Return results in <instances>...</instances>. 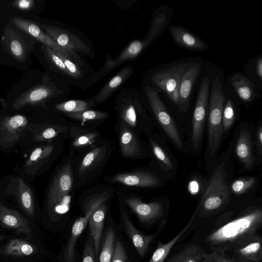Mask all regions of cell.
I'll use <instances>...</instances> for the list:
<instances>
[{"instance_id":"30","label":"cell","mask_w":262,"mask_h":262,"mask_svg":"<svg viewBox=\"0 0 262 262\" xmlns=\"http://www.w3.org/2000/svg\"><path fill=\"white\" fill-rule=\"evenodd\" d=\"M206 253L201 246L191 244L174 255L167 262H202Z\"/></svg>"},{"instance_id":"16","label":"cell","mask_w":262,"mask_h":262,"mask_svg":"<svg viewBox=\"0 0 262 262\" xmlns=\"http://www.w3.org/2000/svg\"><path fill=\"white\" fill-rule=\"evenodd\" d=\"M0 224L4 227L31 237V228L28 220L17 211L8 208L0 202Z\"/></svg>"},{"instance_id":"47","label":"cell","mask_w":262,"mask_h":262,"mask_svg":"<svg viewBox=\"0 0 262 262\" xmlns=\"http://www.w3.org/2000/svg\"><path fill=\"white\" fill-rule=\"evenodd\" d=\"M58 129L54 127H48L38 134L34 139L36 142L45 141L55 137L59 133Z\"/></svg>"},{"instance_id":"8","label":"cell","mask_w":262,"mask_h":262,"mask_svg":"<svg viewBox=\"0 0 262 262\" xmlns=\"http://www.w3.org/2000/svg\"><path fill=\"white\" fill-rule=\"evenodd\" d=\"M209 86L210 80L205 77L201 84L193 114L191 140L194 148H198L202 138Z\"/></svg>"},{"instance_id":"15","label":"cell","mask_w":262,"mask_h":262,"mask_svg":"<svg viewBox=\"0 0 262 262\" xmlns=\"http://www.w3.org/2000/svg\"><path fill=\"white\" fill-rule=\"evenodd\" d=\"M126 204L137 215L139 221L144 223H151L159 220L163 214L161 202L146 203L137 198H128Z\"/></svg>"},{"instance_id":"12","label":"cell","mask_w":262,"mask_h":262,"mask_svg":"<svg viewBox=\"0 0 262 262\" xmlns=\"http://www.w3.org/2000/svg\"><path fill=\"white\" fill-rule=\"evenodd\" d=\"M106 199L104 194H101L94 198L88 204L85 215L77 219L73 224L71 235L63 253L64 258L66 262L74 261L76 242L85 229L92 212L100 204L105 202Z\"/></svg>"},{"instance_id":"43","label":"cell","mask_w":262,"mask_h":262,"mask_svg":"<svg viewBox=\"0 0 262 262\" xmlns=\"http://www.w3.org/2000/svg\"><path fill=\"white\" fill-rule=\"evenodd\" d=\"M82 262H96L94 244L90 235L84 248Z\"/></svg>"},{"instance_id":"11","label":"cell","mask_w":262,"mask_h":262,"mask_svg":"<svg viewBox=\"0 0 262 262\" xmlns=\"http://www.w3.org/2000/svg\"><path fill=\"white\" fill-rule=\"evenodd\" d=\"M28 124V119L22 115L3 116L0 119V145L10 147L20 140Z\"/></svg>"},{"instance_id":"7","label":"cell","mask_w":262,"mask_h":262,"mask_svg":"<svg viewBox=\"0 0 262 262\" xmlns=\"http://www.w3.org/2000/svg\"><path fill=\"white\" fill-rule=\"evenodd\" d=\"M9 23L23 31L32 38L41 42L53 51L62 53L67 57L72 59L79 64L82 62L75 52L69 51L59 47L38 25L31 20L19 16L12 17Z\"/></svg>"},{"instance_id":"37","label":"cell","mask_w":262,"mask_h":262,"mask_svg":"<svg viewBox=\"0 0 262 262\" xmlns=\"http://www.w3.org/2000/svg\"><path fill=\"white\" fill-rule=\"evenodd\" d=\"M120 117L128 126L134 127L137 125V114L134 105L127 102L121 108Z\"/></svg>"},{"instance_id":"35","label":"cell","mask_w":262,"mask_h":262,"mask_svg":"<svg viewBox=\"0 0 262 262\" xmlns=\"http://www.w3.org/2000/svg\"><path fill=\"white\" fill-rule=\"evenodd\" d=\"M52 145H47L35 148L30 155L26 163V166L34 165L47 158L53 150Z\"/></svg>"},{"instance_id":"25","label":"cell","mask_w":262,"mask_h":262,"mask_svg":"<svg viewBox=\"0 0 262 262\" xmlns=\"http://www.w3.org/2000/svg\"><path fill=\"white\" fill-rule=\"evenodd\" d=\"M132 73V66H128L119 71L103 86L95 99V102L105 101L125 80Z\"/></svg>"},{"instance_id":"44","label":"cell","mask_w":262,"mask_h":262,"mask_svg":"<svg viewBox=\"0 0 262 262\" xmlns=\"http://www.w3.org/2000/svg\"><path fill=\"white\" fill-rule=\"evenodd\" d=\"M112 262H126V253L125 248L119 239L115 243Z\"/></svg>"},{"instance_id":"40","label":"cell","mask_w":262,"mask_h":262,"mask_svg":"<svg viewBox=\"0 0 262 262\" xmlns=\"http://www.w3.org/2000/svg\"><path fill=\"white\" fill-rule=\"evenodd\" d=\"M255 183L254 178H242L234 181L231 184V189L236 195L241 194L251 188Z\"/></svg>"},{"instance_id":"2","label":"cell","mask_w":262,"mask_h":262,"mask_svg":"<svg viewBox=\"0 0 262 262\" xmlns=\"http://www.w3.org/2000/svg\"><path fill=\"white\" fill-rule=\"evenodd\" d=\"M225 95L218 77L214 78L209 101L208 117V147L210 154L213 155L218 149L223 134L222 115Z\"/></svg>"},{"instance_id":"31","label":"cell","mask_w":262,"mask_h":262,"mask_svg":"<svg viewBox=\"0 0 262 262\" xmlns=\"http://www.w3.org/2000/svg\"><path fill=\"white\" fill-rule=\"evenodd\" d=\"M115 235L114 229L108 227L105 233L100 253L99 262H112L115 249Z\"/></svg>"},{"instance_id":"19","label":"cell","mask_w":262,"mask_h":262,"mask_svg":"<svg viewBox=\"0 0 262 262\" xmlns=\"http://www.w3.org/2000/svg\"><path fill=\"white\" fill-rule=\"evenodd\" d=\"M106 206L105 202L98 205L92 212L88 221L90 235L94 244V250L97 256L100 250V244L103 231Z\"/></svg>"},{"instance_id":"41","label":"cell","mask_w":262,"mask_h":262,"mask_svg":"<svg viewBox=\"0 0 262 262\" xmlns=\"http://www.w3.org/2000/svg\"><path fill=\"white\" fill-rule=\"evenodd\" d=\"M150 144L153 152L157 159L167 169H172L173 165L169 157L163 149L154 141L151 140Z\"/></svg>"},{"instance_id":"29","label":"cell","mask_w":262,"mask_h":262,"mask_svg":"<svg viewBox=\"0 0 262 262\" xmlns=\"http://www.w3.org/2000/svg\"><path fill=\"white\" fill-rule=\"evenodd\" d=\"M231 82L237 95L243 101L250 102L255 96L254 84L245 76L234 74L231 78Z\"/></svg>"},{"instance_id":"18","label":"cell","mask_w":262,"mask_h":262,"mask_svg":"<svg viewBox=\"0 0 262 262\" xmlns=\"http://www.w3.org/2000/svg\"><path fill=\"white\" fill-rule=\"evenodd\" d=\"M200 70L201 66L199 63H192L186 69L182 76L179 89V108L183 112L187 110L191 92Z\"/></svg>"},{"instance_id":"14","label":"cell","mask_w":262,"mask_h":262,"mask_svg":"<svg viewBox=\"0 0 262 262\" xmlns=\"http://www.w3.org/2000/svg\"><path fill=\"white\" fill-rule=\"evenodd\" d=\"M233 249V258L239 262H260L262 259V238L255 233Z\"/></svg>"},{"instance_id":"21","label":"cell","mask_w":262,"mask_h":262,"mask_svg":"<svg viewBox=\"0 0 262 262\" xmlns=\"http://www.w3.org/2000/svg\"><path fill=\"white\" fill-rule=\"evenodd\" d=\"M121 152L125 158H135L141 155V147L135 134L128 125L122 122L120 130Z\"/></svg>"},{"instance_id":"27","label":"cell","mask_w":262,"mask_h":262,"mask_svg":"<svg viewBox=\"0 0 262 262\" xmlns=\"http://www.w3.org/2000/svg\"><path fill=\"white\" fill-rule=\"evenodd\" d=\"M198 211L196 209L189 222L182 230L172 239L167 243L159 242L157 247L148 262H163L169 254L171 248L190 228L194 217Z\"/></svg>"},{"instance_id":"34","label":"cell","mask_w":262,"mask_h":262,"mask_svg":"<svg viewBox=\"0 0 262 262\" xmlns=\"http://www.w3.org/2000/svg\"><path fill=\"white\" fill-rule=\"evenodd\" d=\"M41 49L47 62L53 68L70 76L63 60L50 47L45 45H42Z\"/></svg>"},{"instance_id":"23","label":"cell","mask_w":262,"mask_h":262,"mask_svg":"<svg viewBox=\"0 0 262 262\" xmlns=\"http://www.w3.org/2000/svg\"><path fill=\"white\" fill-rule=\"evenodd\" d=\"M37 247L34 244L20 238H12L1 251L2 254L13 257H24L35 254Z\"/></svg>"},{"instance_id":"22","label":"cell","mask_w":262,"mask_h":262,"mask_svg":"<svg viewBox=\"0 0 262 262\" xmlns=\"http://www.w3.org/2000/svg\"><path fill=\"white\" fill-rule=\"evenodd\" d=\"M235 153L247 169L251 168L254 164V158L252 154L251 135L249 132L242 129L235 145Z\"/></svg>"},{"instance_id":"26","label":"cell","mask_w":262,"mask_h":262,"mask_svg":"<svg viewBox=\"0 0 262 262\" xmlns=\"http://www.w3.org/2000/svg\"><path fill=\"white\" fill-rule=\"evenodd\" d=\"M149 40L141 41L135 40L129 45L115 59L108 60L106 61L105 69H112L116 68L122 62L137 57L147 45Z\"/></svg>"},{"instance_id":"39","label":"cell","mask_w":262,"mask_h":262,"mask_svg":"<svg viewBox=\"0 0 262 262\" xmlns=\"http://www.w3.org/2000/svg\"><path fill=\"white\" fill-rule=\"evenodd\" d=\"M235 118V113L232 101L228 99L223 108L222 115L223 132H227L232 126Z\"/></svg>"},{"instance_id":"51","label":"cell","mask_w":262,"mask_h":262,"mask_svg":"<svg viewBox=\"0 0 262 262\" xmlns=\"http://www.w3.org/2000/svg\"><path fill=\"white\" fill-rule=\"evenodd\" d=\"M4 238V237L2 235H0V242Z\"/></svg>"},{"instance_id":"20","label":"cell","mask_w":262,"mask_h":262,"mask_svg":"<svg viewBox=\"0 0 262 262\" xmlns=\"http://www.w3.org/2000/svg\"><path fill=\"white\" fill-rule=\"evenodd\" d=\"M122 218L126 232L132 241L138 253L143 257L154 239V235H148L139 232L134 226L125 212H122Z\"/></svg>"},{"instance_id":"9","label":"cell","mask_w":262,"mask_h":262,"mask_svg":"<svg viewBox=\"0 0 262 262\" xmlns=\"http://www.w3.org/2000/svg\"><path fill=\"white\" fill-rule=\"evenodd\" d=\"M73 182V172L70 163L64 165L56 175L48 195V207L56 209L71 190Z\"/></svg>"},{"instance_id":"28","label":"cell","mask_w":262,"mask_h":262,"mask_svg":"<svg viewBox=\"0 0 262 262\" xmlns=\"http://www.w3.org/2000/svg\"><path fill=\"white\" fill-rule=\"evenodd\" d=\"M16 193L20 207L28 215L33 217L35 205L33 193L21 178H18L17 181Z\"/></svg>"},{"instance_id":"50","label":"cell","mask_w":262,"mask_h":262,"mask_svg":"<svg viewBox=\"0 0 262 262\" xmlns=\"http://www.w3.org/2000/svg\"><path fill=\"white\" fill-rule=\"evenodd\" d=\"M256 72L258 77L261 79L262 78V59L259 57L257 61L256 64Z\"/></svg>"},{"instance_id":"33","label":"cell","mask_w":262,"mask_h":262,"mask_svg":"<svg viewBox=\"0 0 262 262\" xmlns=\"http://www.w3.org/2000/svg\"><path fill=\"white\" fill-rule=\"evenodd\" d=\"M93 102L81 100H70L58 103L55 107L57 110L63 113H76L88 110Z\"/></svg>"},{"instance_id":"1","label":"cell","mask_w":262,"mask_h":262,"mask_svg":"<svg viewBox=\"0 0 262 262\" xmlns=\"http://www.w3.org/2000/svg\"><path fill=\"white\" fill-rule=\"evenodd\" d=\"M261 224V209H250L235 219L214 229L206 237L205 241L211 248L226 251L256 233Z\"/></svg>"},{"instance_id":"42","label":"cell","mask_w":262,"mask_h":262,"mask_svg":"<svg viewBox=\"0 0 262 262\" xmlns=\"http://www.w3.org/2000/svg\"><path fill=\"white\" fill-rule=\"evenodd\" d=\"M63 60L66 69H67L70 76L79 78L81 76V71L79 67L71 59L61 53L55 51Z\"/></svg>"},{"instance_id":"3","label":"cell","mask_w":262,"mask_h":262,"mask_svg":"<svg viewBox=\"0 0 262 262\" xmlns=\"http://www.w3.org/2000/svg\"><path fill=\"white\" fill-rule=\"evenodd\" d=\"M224 176L225 172L222 165L215 171L200 205L197 208L198 210L201 209L202 215L215 212L229 201L230 194Z\"/></svg>"},{"instance_id":"5","label":"cell","mask_w":262,"mask_h":262,"mask_svg":"<svg viewBox=\"0 0 262 262\" xmlns=\"http://www.w3.org/2000/svg\"><path fill=\"white\" fill-rule=\"evenodd\" d=\"M145 91L150 107L159 123L174 144L179 148H182V142L177 127L157 91L148 86Z\"/></svg>"},{"instance_id":"32","label":"cell","mask_w":262,"mask_h":262,"mask_svg":"<svg viewBox=\"0 0 262 262\" xmlns=\"http://www.w3.org/2000/svg\"><path fill=\"white\" fill-rule=\"evenodd\" d=\"M105 150L104 146L95 147L89 151L83 158L79 167V174H84L93 166L99 162Z\"/></svg>"},{"instance_id":"38","label":"cell","mask_w":262,"mask_h":262,"mask_svg":"<svg viewBox=\"0 0 262 262\" xmlns=\"http://www.w3.org/2000/svg\"><path fill=\"white\" fill-rule=\"evenodd\" d=\"M211 252L206 254L202 262H239L219 248H211Z\"/></svg>"},{"instance_id":"48","label":"cell","mask_w":262,"mask_h":262,"mask_svg":"<svg viewBox=\"0 0 262 262\" xmlns=\"http://www.w3.org/2000/svg\"><path fill=\"white\" fill-rule=\"evenodd\" d=\"M188 190L190 193L191 194H196L200 190V186L199 183L196 180H192L190 181L188 185Z\"/></svg>"},{"instance_id":"4","label":"cell","mask_w":262,"mask_h":262,"mask_svg":"<svg viewBox=\"0 0 262 262\" xmlns=\"http://www.w3.org/2000/svg\"><path fill=\"white\" fill-rule=\"evenodd\" d=\"M30 36L13 25L8 23L4 28L1 39L3 50L18 62H25L33 43Z\"/></svg>"},{"instance_id":"17","label":"cell","mask_w":262,"mask_h":262,"mask_svg":"<svg viewBox=\"0 0 262 262\" xmlns=\"http://www.w3.org/2000/svg\"><path fill=\"white\" fill-rule=\"evenodd\" d=\"M112 181L132 187H146L158 186L160 181L156 175L148 171H135L115 175Z\"/></svg>"},{"instance_id":"49","label":"cell","mask_w":262,"mask_h":262,"mask_svg":"<svg viewBox=\"0 0 262 262\" xmlns=\"http://www.w3.org/2000/svg\"><path fill=\"white\" fill-rule=\"evenodd\" d=\"M256 145L260 154L261 153L262 127L260 126L256 134Z\"/></svg>"},{"instance_id":"6","label":"cell","mask_w":262,"mask_h":262,"mask_svg":"<svg viewBox=\"0 0 262 262\" xmlns=\"http://www.w3.org/2000/svg\"><path fill=\"white\" fill-rule=\"evenodd\" d=\"M187 64L180 63L155 73L151 77L153 84L164 92L170 100L180 107L179 89Z\"/></svg>"},{"instance_id":"24","label":"cell","mask_w":262,"mask_h":262,"mask_svg":"<svg viewBox=\"0 0 262 262\" xmlns=\"http://www.w3.org/2000/svg\"><path fill=\"white\" fill-rule=\"evenodd\" d=\"M169 31L177 43L191 50H205L207 45L195 35L178 26H170Z\"/></svg>"},{"instance_id":"36","label":"cell","mask_w":262,"mask_h":262,"mask_svg":"<svg viewBox=\"0 0 262 262\" xmlns=\"http://www.w3.org/2000/svg\"><path fill=\"white\" fill-rule=\"evenodd\" d=\"M68 115L71 118L83 122L86 121L100 120L107 116V114L105 112L89 110L76 113L68 114Z\"/></svg>"},{"instance_id":"45","label":"cell","mask_w":262,"mask_h":262,"mask_svg":"<svg viewBox=\"0 0 262 262\" xmlns=\"http://www.w3.org/2000/svg\"><path fill=\"white\" fill-rule=\"evenodd\" d=\"M97 135L95 133H92L81 135L76 138L73 145L76 147H81L92 144L95 142Z\"/></svg>"},{"instance_id":"10","label":"cell","mask_w":262,"mask_h":262,"mask_svg":"<svg viewBox=\"0 0 262 262\" xmlns=\"http://www.w3.org/2000/svg\"><path fill=\"white\" fill-rule=\"evenodd\" d=\"M56 90L54 86L45 82L37 84L18 96L13 101L12 108L19 110L27 105H43L55 95Z\"/></svg>"},{"instance_id":"46","label":"cell","mask_w":262,"mask_h":262,"mask_svg":"<svg viewBox=\"0 0 262 262\" xmlns=\"http://www.w3.org/2000/svg\"><path fill=\"white\" fill-rule=\"evenodd\" d=\"M9 5L19 10L30 11L35 8V2L33 0H16L11 2Z\"/></svg>"},{"instance_id":"13","label":"cell","mask_w":262,"mask_h":262,"mask_svg":"<svg viewBox=\"0 0 262 262\" xmlns=\"http://www.w3.org/2000/svg\"><path fill=\"white\" fill-rule=\"evenodd\" d=\"M38 25L61 48L72 52H90L88 45L71 32L57 26L44 24Z\"/></svg>"}]
</instances>
